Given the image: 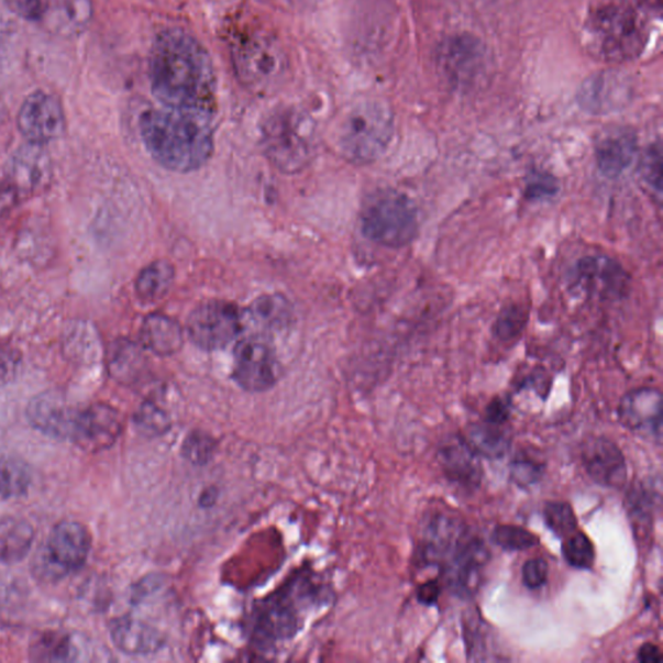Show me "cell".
I'll return each instance as SVG.
<instances>
[{
  "mask_svg": "<svg viewBox=\"0 0 663 663\" xmlns=\"http://www.w3.org/2000/svg\"><path fill=\"white\" fill-rule=\"evenodd\" d=\"M152 92L167 108L213 115L217 78L201 43L181 29H167L153 43Z\"/></svg>",
  "mask_w": 663,
  "mask_h": 663,
  "instance_id": "1",
  "label": "cell"
},
{
  "mask_svg": "<svg viewBox=\"0 0 663 663\" xmlns=\"http://www.w3.org/2000/svg\"><path fill=\"white\" fill-rule=\"evenodd\" d=\"M211 115L167 108L151 109L141 117L145 148L165 169L199 170L214 152Z\"/></svg>",
  "mask_w": 663,
  "mask_h": 663,
  "instance_id": "2",
  "label": "cell"
},
{
  "mask_svg": "<svg viewBox=\"0 0 663 663\" xmlns=\"http://www.w3.org/2000/svg\"><path fill=\"white\" fill-rule=\"evenodd\" d=\"M585 38L601 60H632L643 51L647 29L630 0H594L587 12Z\"/></svg>",
  "mask_w": 663,
  "mask_h": 663,
  "instance_id": "3",
  "label": "cell"
},
{
  "mask_svg": "<svg viewBox=\"0 0 663 663\" xmlns=\"http://www.w3.org/2000/svg\"><path fill=\"white\" fill-rule=\"evenodd\" d=\"M395 114L380 100H364L349 109L338 128V148L349 163L377 162L395 136Z\"/></svg>",
  "mask_w": 663,
  "mask_h": 663,
  "instance_id": "4",
  "label": "cell"
},
{
  "mask_svg": "<svg viewBox=\"0 0 663 663\" xmlns=\"http://www.w3.org/2000/svg\"><path fill=\"white\" fill-rule=\"evenodd\" d=\"M266 157L283 173H300L314 159L317 141L308 117L284 109L274 113L262 130Z\"/></svg>",
  "mask_w": 663,
  "mask_h": 663,
  "instance_id": "5",
  "label": "cell"
},
{
  "mask_svg": "<svg viewBox=\"0 0 663 663\" xmlns=\"http://www.w3.org/2000/svg\"><path fill=\"white\" fill-rule=\"evenodd\" d=\"M362 231L371 242L384 246L411 244L419 233L417 207L405 194L393 189L377 192L364 206Z\"/></svg>",
  "mask_w": 663,
  "mask_h": 663,
  "instance_id": "6",
  "label": "cell"
},
{
  "mask_svg": "<svg viewBox=\"0 0 663 663\" xmlns=\"http://www.w3.org/2000/svg\"><path fill=\"white\" fill-rule=\"evenodd\" d=\"M232 60L242 82L254 90L275 89L288 62L279 42L266 32H244L233 40Z\"/></svg>",
  "mask_w": 663,
  "mask_h": 663,
  "instance_id": "7",
  "label": "cell"
},
{
  "mask_svg": "<svg viewBox=\"0 0 663 663\" xmlns=\"http://www.w3.org/2000/svg\"><path fill=\"white\" fill-rule=\"evenodd\" d=\"M91 550V535L81 522L62 521L51 531L45 549L34 560L42 579L56 581L81 570Z\"/></svg>",
  "mask_w": 663,
  "mask_h": 663,
  "instance_id": "8",
  "label": "cell"
},
{
  "mask_svg": "<svg viewBox=\"0 0 663 663\" xmlns=\"http://www.w3.org/2000/svg\"><path fill=\"white\" fill-rule=\"evenodd\" d=\"M243 331V317L236 305L211 300L195 308L187 320L188 338L207 352L229 346Z\"/></svg>",
  "mask_w": 663,
  "mask_h": 663,
  "instance_id": "9",
  "label": "cell"
},
{
  "mask_svg": "<svg viewBox=\"0 0 663 663\" xmlns=\"http://www.w3.org/2000/svg\"><path fill=\"white\" fill-rule=\"evenodd\" d=\"M281 367L273 347L261 338L240 341L233 360V380L245 391L264 393L274 388Z\"/></svg>",
  "mask_w": 663,
  "mask_h": 663,
  "instance_id": "10",
  "label": "cell"
},
{
  "mask_svg": "<svg viewBox=\"0 0 663 663\" xmlns=\"http://www.w3.org/2000/svg\"><path fill=\"white\" fill-rule=\"evenodd\" d=\"M122 432L120 411L106 404H95L79 408L69 441L86 453H100L112 447Z\"/></svg>",
  "mask_w": 663,
  "mask_h": 663,
  "instance_id": "11",
  "label": "cell"
},
{
  "mask_svg": "<svg viewBox=\"0 0 663 663\" xmlns=\"http://www.w3.org/2000/svg\"><path fill=\"white\" fill-rule=\"evenodd\" d=\"M490 553L480 539L469 534L441 566L447 587L458 597H471L477 593Z\"/></svg>",
  "mask_w": 663,
  "mask_h": 663,
  "instance_id": "12",
  "label": "cell"
},
{
  "mask_svg": "<svg viewBox=\"0 0 663 663\" xmlns=\"http://www.w3.org/2000/svg\"><path fill=\"white\" fill-rule=\"evenodd\" d=\"M20 133L31 144L43 145L64 133L65 117L54 95L36 91L25 99L18 115Z\"/></svg>",
  "mask_w": 663,
  "mask_h": 663,
  "instance_id": "13",
  "label": "cell"
},
{
  "mask_svg": "<svg viewBox=\"0 0 663 663\" xmlns=\"http://www.w3.org/2000/svg\"><path fill=\"white\" fill-rule=\"evenodd\" d=\"M439 63L447 81L456 87H469L479 81L486 70V53L480 43L468 35L444 41Z\"/></svg>",
  "mask_w": 663,
  "mask_h": 663,
  "instance_id": "14",
  "label": "cell"
},
{
  "mask_svg": "<svg viewBox=\"0 0 663 663\" xmlns=\"http://www.w3.org/2000/svg\"><path fill=\"white\" fill-rule=\"evenodd\" d=\"M575 286L601 300H618L629 289V275L621 265L604 256L586 257L574 269Z\"/></svg>",
  "mask_w": 663,
  "mask_h": 663,
  "instance_id": "15",
  "label": "cell"
},
{
  "mask_svg": "<svg viewBox=\"0 0 663 663\" xmlns=\"http://www.w3.org/2000/svg\"><path fill=\"white\" fill-rule=\"evenodd\" d=\"M582 464L597 485L618 490L628 483V464L622 451L606 437H593L583 444Z\"/></svg>",
  "mask_w": 663,
  "mask_h": 663,
  "instance_id": "16",
  "label": "cell"
},
{
  "mask_svg": "<svg viewBox=\"0 0 663 663\" xmlns=\"http://www.w3.org/2000/svg\"><path fill=\"white\" fill-rule=\"evenodd\" d=\"M79 407L55 391L42 393L31 400L26 418L36 431L51 439L69 441Z\"/></svg>",
  "mask_w": 663,
  "mask_h": 663,
  "instance_id": "17",
  "label": "cell"
},
{
  "mask_svg": "<svg viewBox=\"0 0 663 663\" xmlns=\"http://www.w3.org/2000/svg\"><path fill=\"white\" fill-rule=\"evenodd\" d=\"M469 534L461 519L447 515L434 516L422 533L419 549L422 564L441 567Z\"/></svg>",
  "mask_w": 663,
  "mask_h": 663,
  "instance_id": "18",
  "label": "cell"
},
{
  "mask_svg": "<svg viewBox=\"0 0 663 663\" xmlns=\"http://www.w3.org/2000/svg\"><path fill=\"white\" fill-rule=\"evenodd\" d=\"M622 426L653 441L662 439V400L659 390L638 389L629 393L619 406Z\"/></svg>",
  "mask_w": 663,
  "mask_h": 663,
  "instance_id": "19",
  "label": "cell"
},
{
  "mask_svg": "<svg viewBox=\"0 0 663 663\" xmlns=\"http://www.w3.org/2000/svg\"><path fill=\"white\" fill-rule=\"evenodd\" d=\"M111 639L117 650L133 658L156 654L165 645V638L155 626L133 616L115 618Z\"/></svg>",
  "mask_w": 663,
  "mask_h": 663,
  "instance_id": "20",
  "label": "cell"
},
{
  "mask_svg": "<svg viewBox=\"0 0 663 663\" xmlns=\"http://www.w3.org/2000/svg\"><path fill=\"white\" fill-rule=\"evenodd\" d=\"M439 458L450 483L466 491L478 489L484 476L483 464L465 440L456 437L444 443Z\"/></svg>",
  "mask_w": 663,
  "mask_h": 663,
  "instance_id": "21",
  "label": "cell"
},
{
  "mask_svg": "<svg viewBox=\"0 0 663 663\" xmlns=\"http://www.w3.org/2000/svg\"><path fill=\"white\" fill-rule=\"evenodd\" d=\"M630 97V84L622 76L611 75V73L589 78L579 93L582 107L597 114L622 108Z\"/></svg>",
  "mask_w": 663,
  "mask_h": 663,
  "instance_id": "22",
  "label": "cell"
},
{
  "mask_svg": "<svg viewBox=\"0 0 663 663\" xmlns=\"http://www.w3.org/2000/svg\"><path fill=\"white\" fill-rule=\"evenodd\" d=\"M638 152L637 136L629 130H616L596 145V162L604 177L616 179L631 166Z\"/></svg>",
  "mask_w": 663,
  "mask_h": 663,
  "instance_id": "23",
  "label": "cell"
},
{
  "mask_svg": "<svg viewBox=\"0 0 663 663\" xmlns=\"http://www.w3.org/2000/svg\"><path fill=\"white\" fill-rule=\"evenodd\" d=\"M297 610L286 600V597H275L266 600L257 610L254 619V632L266 641L286 640L298 631Z\"/></svg>",
  "mask_w": 663,
  "mask_h": 663,
  "instance_id": "24",
  "label": "cell"
},
{
  "mask_svg": "<svg viewBox=\"0 0 663 663\" xmlns=\"http://www.w3.org/2000/svg\"><path fill=\"white\" fill-rule=\"evenodd\" d=\"M41 147L31 144V147L20 150L12 159L9 181L21 195L31 194L47 184L49 163Z\"/></svg>",
  "mask_w": 663,
  "mask_h": 663,
  "instance_id": "25",
  "label": "cell"
},
{
  "mask_svg": "<svg viewBox=\"0 0 663 663\" xmlns=\"http://www.w3.org/2000/svg\"><path fill=\"white\" fill-rule=\"evenodd\" d=\"M32 523L21 517L0 519V564L13 565L23 561L34 542Z\"/></svg>",
  "mask_w": 663,
  "mask_h": 663,
  "instance_id": "26",
  "label": "cell"
},
{
  "mask_svg": "<svg viewBox=\"0 0 663 663\" xmlns=\"http://www.w3.org/2000/svg\"><path fill=\"white\" fill-rule=\"evenodd\" d=\"M141 339L144 347L162 356L173 355L184 346L181 327L166 316L152 314L145 318Z\"/></svg>",
  "mask_w": 663,
  "mask_h": 663,
  "instance_id": "27",
  "label": "cell"
},
{
  "mask_svg": "<svg viewBox=\"0 0 663 663\" xmlns=\"http://www.w3.org/2000/svg\"><path fill=\"white\" fill-rule=\"evenodd\" d=\"M247 316L261 331L276 332L288 325L291 308L281 296H262L251 305Z\"/></svg>",
  "mask_w": 663,
  "mask_h": 663,
  "instance_id": "28",
  "label": "cell"
},
{
  "mask_svg": "<svg viewBox=\"0 0 663 663\" xmlns=\"http://www.w3.org/2000/svg\"><path fill=\"white\" fill-rule=\"evenodd\" d=\"M75 640L62 631L42 632L31 644V660L34 662H73L78 660Z\"/></svg>",
  "mask_w": 663,
  "mask_h": 663,
  "instance_id": "29",
  "label": "cell"
},
{
  "mask_svg": "<svg viewBox=\"0 0 663 663\" xmlns=\"http://www.w3.org/2000/svg\"><path fill=\"white\" fill-rule=\"evenodd\" d=\"M465 441L478 456L487 458H500L511 447V441L501 426L487 421L472 426L466 432Z\"/></svg>",
  "mask_w": 663,
  "mask_h": 663,
  "instance_id": "30",
  "label": "cell"
},
{
  "mask_svg": "<svg viewBox=\"0 0 663 663\" xmlns=\"http://www.w3.org/2000/svg\"><path fill=\"white\" fill-rule=\"evenodd\" d=\"M174 278L175 272L170 262H153L137 275L136 295L144 301H157L170 290Z\"/></svg>",
  "mask_w": 663,
  "mask_h": 663,
  "instance_id": "31",
  "label": "cell"
},
{
  "mask_svg": "<svg viewBox=\"0 0 663 663\" xmlns=\"http://www.w3.org/2000/svg\"><path fill=\"white\" fill-rule=\"evenodd\" d=\"M144 368V356L140 346L126 340L117 341L109 352V371L115 380H136Z\"/></svg>",
  "mask_w": 663,
  "mask_h": 663,
  "instance_id": "32",
  "label": "cell"
},
{
  "mask_svg": "<svg viewBox=\"0 0 663 663\" xmlns=\"http://www.w3.org/2000/svg\"><path fill=\"white\" fill-rule=\"evenodd\" d=\"M626 507H628L632 527L637 535L644 537L648 530H651L654 517V491L644 484L632 486L628 497H626Z\"/></svg>",
  "mask_w": 663,
  "mask_h": 663,
  "instance_id": "33",
  "label": "cell"
},
{
  "mask_svg": "<svg viewBox=\"0 0 663 663\" xmlns=\"http://www.w3.org/2000/svg\"><path fill=\"white\" fill-rule=\"evenodd\" d=\"M31 472L14 458L0 457V498H20L31 486Z\"/></svg>",
  "mask_w": 663,
  "mask_h": 663,
  "instance_id": "34",
  "label": "cell"
},
{
  "mask_svg": "<svg viewBox=\"0 0 663 663\" xmlns=\"http://www.w3.org/2000/svg\"><path fill=\"white\" fill-rule=\"evenodd\" d=\"M134 424L145 437H159L170 431L172 420L162 406L145 400L134 415Z\"/></svg>",
  "mask_w": 663,
  "mask_h": 663,
  "instance_id": "35",
  "label": "cell"
},
{
  "mask_svg": "<svg viewBox=\"0 0 663 663\" xmlns=\"http://www.w3.org/2000/svg\"><path fill=\"white\" fill-rule=\"evenodd\" d=\"M563 555L566 563L579 571H589L595 564V548L585 533L574 531L563 543Z\"/></svg>",
  "mask_w": 663,
  "mask_h": 663,
  "instance_id": "36",
  "label": "cell"
},
{
  "mask_svg": "<svg viewBox=\"0 0 663 663\" xmlns=\"http://www.w3.org/2000/svg\"><path fill=\"white\" fill-rule=\"evenodd\" d=\"M544 521L553 534L566 538L577 531L578 521L572 506L566 501L545 502L543 509Z\"/></svg>",
  "mask_w": 663,
  "mask_h": 663,
  "instance_id": "37",
  "label": "cell"
},
{
  "mask_svg": "<svg viewBox=\"0 0 663 663\" xmlns=\"http://www.w3.org/2000/svg\"><path fill=\"white\" fill-rule=\"evenodd\" d=\"M493 542L506 551H527L539 544V538L515 524H499L493 531Z\"/></svg>",
  "mask_w": 663,
  "mask_h": 663,
  "instance_id": "38",
  "label": "cell"
},
{
  "mask_svg": "<svg viewBox=\"0 0 663 663\" xmlns=\"http://www.w3.org/2000/svg\"><path fill=\"white\" fill-rule=\"evenodd\" d=\"M216 447V441L209 434L196 431L186 437L181 455L191 464L206 465L213 457Z\"/></svg>",
  "mask_w": 663,
  "mask_h": 663,
  "instance_id": "39",
  "label": "cell"
},
{
  "mask_svg": "<svg viewBox=\"0 0 663 663\" xmlns=\"http://www.w3.org/2000/svg\"><path fill=\"white\" fill-rule=\"evenodd\" d=\"M559 192V184L550 173L531 170L524 181V195L531 201L553 198Z\"/></svg>",
  "mask_w": 663,
  "mask_h": 663,
  "instance_id": "40",
  "label": "cell"
},
{
  "mask_svg": "<svg viewBox=\"0 0 663 663\" xmlns=\"http://www.w3.org/2000/svg\"><path fill=\"white\" fill-rule=\"evenodd\" d=\"M528 322V312L521 306H508L500 312L497 324H495V333L501 340H511L522 332Z\"/></svg>",
  "mask_w": 663,
  "mask_h": 663,
  "instance_id": "41",
  "label": "cell"
},
{
  "mask_svg": "<svg viewBox=\"0 0 663 663\" xmlns=\"http://www.w3.org/2000/svg\"><path fill=\"white\" fill-rule=\"evenodd\" d=\"M464 626V639L466 645V653H468L469 660L486 661L487 650H489V636H486V629L483 623H479L478 619H468L463 622Z\"/></svg>",
  "mask_w": 663,
  "mask_h": 663,
  "instance_id": "42",
  "label": "cell"
},
{
  "mask_svg": "<svg viewBox=\"0 0 663 663\" xmlns=\"http://www.w3.org/2000/svg\"><path fill=\"white\" fill-rule=\"evenodd\" d=\"M7 7L19 18L41 21L49 9V0H5Z\"/></svg>",
  "mask_w": 663,
  "mask_h": 663,
  "instance_id": "43",
  "label": "cell"
},
{
  "mask_svg": "<svg viewBox=\"0 0 663 663\" xmlns=\"http://www.w3.org/2000/svg\"><path fill=\"white\" fill-rule=\"evenodd\" d=\"M511 477L517 486L528 487L542 477V466L527 457H517L512 463Z\"/></svg>",
  "mask_w": 663,
  "mask_h": 663,
  "instance_id": "44",
  "label": "cell"
},
{
  "mask_svg": "<svg viewBox=\"0 0 663 663\" xmlns=\"http://www.w3.org/2000/svg\"><path fill=\"white\" fill-rule=\"evenodd\" d=\"M643 177L659 194L662 189V156L660 145H653L647 151L643 164H641Z\"/></svg>",
  "mask_w": 663,
  "mask_h": 663,
  "instance_id": "45",
  "label": "cell"
},
{
  "mask_svg": "<svg viewBox=\"0 0 663 663\" xmlns=\"http://www.w3.org/2000/svg\"><path fill=\"white\" fill-rule=\"evenodd\" d=\"M549 564L544 559H531L522 567L523 585L530 589L541 588L549 581Z\"/></svg>",
  "mask_w": 663,
  "mask_h": 663,
  "instance_id": "46",
  "label": "cell"
},
{
  "mask_svg": "<svg viewBox=\"0 0 663 663\" xmlns=\"http://www.w3.org/2000/svg\"><path fill=\"white\" fill-rule=\"evenodd\" d=\"M21 194L18 188L12 186L9 180L0 184V220L16 206Z\"/></svg>",
  "mask_w": 663,
  "mask_h": 663,
  "instance_id": "47",
  "label": "cell"
},
{
  "mask_svg": "<svg viewBox=\"0 0 663 663\" xmlns=\"http://www.w3.org/2000/svg\"><path fill=\"white\" fill-rule=\"evenodd\" d=\"M509 419V405L507 400L501 398H495L490 405L486 408L485 421L491 422V424L502 426L506 424Z\"/></svg>",
  "mask_w": 663,
  "mask_h": 663,
  "instance_id": "48",
  "label": "cell"
},
{
  "mask_svg": "<svg viewBox=\"0 0 663 663\" xmlns=\"http://www.w3.org/2000/svg\"><path fill=\"white\" fill-rule=\"evenodd\" d=\"M418 600L422 606L432 607L439 603L441 596V586L437 581H431L421 585L418 589Z\"/></svg>",
  "mask_w": 663,
  "mask_h": 663,
  "instance_id": "49",
  "label": "cell"
},
{
  "mask_svg": "<svg viewBox=\"0 0 663 663\" xmlns=\"http://www.w3.org/2000/svg\"><path fill=\"white\" fill-rule=\"evenodd\" d=\"M638 660L643 663H660L662 662V654L660 648L652 643H647L640 648L638 652Z\"/></svg>",
  "mask_w": 663,
  "mask_h": 663,
  "instance_id": "50",
  "label": "cell"
}]
</instances>
